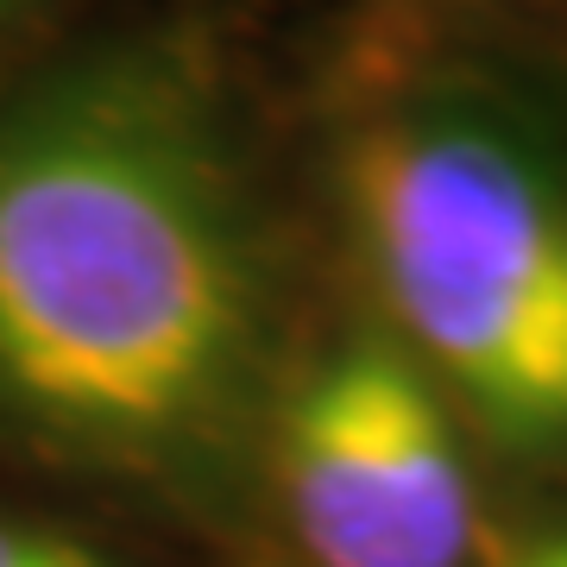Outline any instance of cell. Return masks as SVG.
<instances>
[{
	"label": "cell",
	"instance_id": "cell-2",
	"mask_svg": "<svg viewBox=\"0 0 567 567\" xmlns=\"http://www.w3.org/2000/svg\"><path fill=\"white\" fill-rule=\"evenodd\" d=\"M347 203L379 322L454 416L517 454H567V183L505 121L404 107L365 126Z\"/></svg>",
	"mask_w": 567,
	"mask_h": 567
},
{
	"label": "cell",
	"instance_id": "cell-5",
	"mask_svg": "<svg viewBox=\"0 0 567 567\" xmlns=\"http://www.w3.org/2000/svg\"><path fill=\"white\" fill-rule=\"evenodd\" d=\"M63 0H0V58L25 51L32 39H44V25L58 20Z\"/></svg>",
	"mask_w": 567,
	"mask_h": 567
},
{
	"label": "cell",
	"instance_id": "cell-4",
	"mask_svg": "<svg viewBox=\"0 0 567 567\" xmlns=\"http://www.w3.org/2000/svg\"><path fill=\"white\" fill-rule=\"evenodd\" d=\"M0 567H121V561H107L102 548L76 543L63 529L25 524V517L0 511Z\"/></svg>",
	"mask_w": 567,
	"mask_h": 567
},
{
	"label": "cell",
	"instance_id": "cell-7",
	"mask_svg": "<svg viewBox=\"0 0 567 567\" xmlns=\"http://www.w3.org/2000/svg\"><path fill=\"white\" fill-rule=\"evenodd\" d=\"M429 7H461L466 13V7H498V0H429Z\"/></svg>",
	"mask_w": 567,
	"mask_h": 567
},
{
	"label": "cell",
	"instance_id": "cell-6",
	"mask_svg": "<svg viewBox=\"0 0 567 567\" xmlns=\"http://www.w3.org/2000/svg\"><path fill=\"white\" fill-rule=\"evenodd\" d=\"M492 567H567V529H543V536L505 548Z\"/></svg>",
	"mask_w": 567,
	"mask_h": 567
},
{
	"label": "cell",
	"instance_id": "cell-3",
	"mask_svg": "<svg viewBox=\"0 0 567 567\" xmlns=\"http://www.w3.org/2000/svg\"><path fill=\"white\" fill-rule=\"evenodd\" d=\"M271 486L309 567H466L480 548V480L461 416L385 334L347 328L284 385Z\"/></svg>",
	"mask_w": 567,
	"mask_h": 567
},
{
	"label": "cell",
	"instance_id": "cell-1",
	"mask_svg": "<svg viewBox=\"0 0 567 567\" xmlns=\"http://www.w3.org/2000/svg\"><path fill=\"white\" fill-rule=\"evenodd\" d=\"M284 385L278 240L203 63L114 44L0 102V442L215 492Z\"/></svg>",
	"mask_w": 567,
	"mask_h": 567
}]
</instances>
